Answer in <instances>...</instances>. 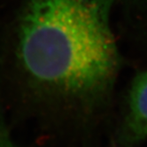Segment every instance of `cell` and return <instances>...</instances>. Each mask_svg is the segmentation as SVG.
<instances>
[{
  "instance_id": "3",
  "label": "cell",
  "mask_w": 147,
  "mask_h": 147,
  "mask_svg": "<svg viewBox=\"0 0 147 147\" xmlns=\"http://www.w3.org/2000/svg\"><path fill=\"white\" fill-rule=\"evenodd\" d=\"M0 147H20L13 139L6 124L0 115Z\"/></svg>"
},
{
  "instance_id": "2",
  "label": "cell",
  "mask_w": 147,
  "mask_h": 147,
  "mask_svg": "<svg viewBox=\"0 0 147 147\" xmlns=\"http://www.w3.org/2000/svg\"><path fill=\"white\" fill-rule=\"evenodd\" d=\"M147 140V70L136 76L129 89L127 107L115 132L114 147H138Z\"/></svg>"
},
{
  "instance_id": "1",
  "label": "cell",
  "mask_w": 147,
  "mask_h": 147,
  "mask_svg": "<svg viewBox=\"0 0 147 147\" xmlns=\"http://www.w3.org/2000/svg\"><path fill=\"white\" fill-rule=\"evenodd\" d=\"M111 0H27L16 56L31 90L83 122L106 102L119 67Z\"/></svg>"
}]
</instances>
